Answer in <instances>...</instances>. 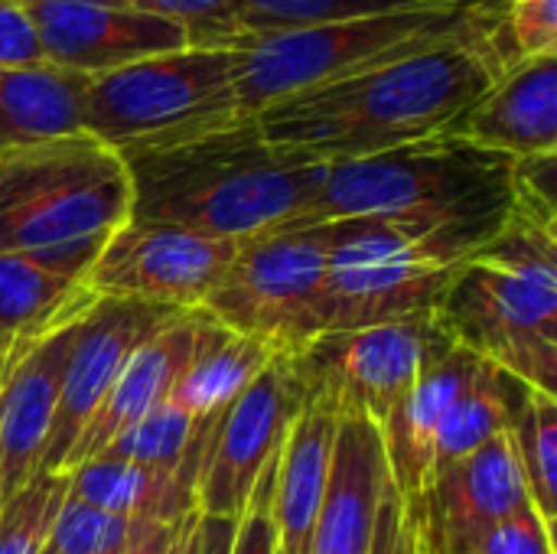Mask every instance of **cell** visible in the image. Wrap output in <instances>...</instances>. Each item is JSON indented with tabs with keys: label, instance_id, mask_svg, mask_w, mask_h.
Segmentation results:
<instances>
[{
	"label": "cell",
	"instance_id": "obj_37",
	"mask_svg": "<svg viewBox=\"0 0 557 554\" xmlns=\"http://www.w3.org/2000/svg\"><path fill=\"white\" fill-rule=\"evenodd\" d=\"M39 62H46V56L26 3L0 0V69H26Z\"/></svg>",
	"mask_w": 557,
	"mask_h": 554
},
{
	"label": "cell",
	"instance_id": "obj_9",
	"mask_svg": "<svg viewBox=\"0 0 557 554\" xmlns=\"http://www.w3.org/2000/svg\"><path fill=\"white\" fill-rule=\"evenodd\" d=\"M457 340L437 313L320 333L290 353H281L300 405H313L336 424H385L392 408L411 392L424 366Z\"/></svg>",
	"mask_w": 557,
	"mask_h": 554
},
{
	"label": "cell",
	"instance_id": "obj_11",
	"mask_svg": "<svg viewBox=\"0 0 557 554\" xmlns=\"http://www.w3.org/2000/svg\"><path fill=\"white\" fill-rule=\"evenodd\" d=\"M235 251L238 242L228 238L131 219L104 238L82 281L95 297L199 310Z\"/></svg>",
	"mask_w": 557,
	"mask_h": 554
},
{
	"label": "cell",
	"instance_id": "obj_2",
	"mask_svg": "<svg viewBox=\"0 0 557 554\" xmlns=\"http://www.w3.org/2000/svg\"><path fill=\"white\" fill-rule=\"evenodd\" d=\"M124 167L131 219L228 242L307 225L326 170L264 144L251 121L127 153Z\"/></svg>",
	"mask_w": 557,
	"mask_h": 554
},
{
	"label": "cell",
	"instance_id": "obj_5",
	"mask_svg": "<svg viewBox=\"0 0 557 554\" xmlns=\"http://www.w3.org/2000/svg\"><path fill=\"white\" fill-rule=\"evenodd\" d=\"M437 317L463 349L557 395V229L509 212L450 281Z\"/></svg>",
	"mask_w": 557,
	"mask_h": 554
},
{
	"label": "cell",
	"instance_id": "obj_33",
	"mask_svg": "<svg viewBox=\"0 0 557 554\" xmlns=\"http://www.w3.org/2000/svg\"><path fill=\"white\" fill-rule=\"evenodd\" d=\"M512 212L557 229V153L519 157L512 167Z\"/></svg>",
	"mask_w": 557,
	"mask_h": 554
},
{
	"label": "cell",
	"instance_id": "obj_21",
	"mask_svg": "<svg viewBox=\"0 0 557 554\" xmlns=\"http://www.w3.org/2000/svg\"><path fill=\"white\" fill-rule=\"evenodd\" d=\"M388 490L392 473L379 428L369 421L339 424L310 554H369Z\"/></svg>",
	"mask_w": 557,
	"mask_h": 554
},
{
	"label": "cell",
	"instance_id": "obj_18",
	"mask_svg": "<svg viewBox=\"0 0 557 554\" xmlns=\"http://www.w3.org/2000/svg\"><path fill=\"white\" fill-rule=\"evenodd\" d=\"M101 245L10 251L0 255V362L33 336L85 317L95 294L85 287V271Z\"/></svg>",
	"mask_w": 557,
	"mask_h": 554
},
{
	"label": "cell",
	"instance_id": "obj_15",
	"mask_svg": "<svg viewBox=\"0 0 557 554\" xmlns=\"http://www.w3.org/2000/svg\"><path fill=\"white\" fill-rule=\"evenodd\" d=\"M85 317L16 343L0 362V503L39 473L62 376Z\"/></svg>",
	"mask_w": 557,
	"mask_h": 554
},
{
	"label": "cell",
	"instance_id": "obj_32",
	"mask_svg": "<svg viewBox=\"0 0 557 554\" xmlns=\"http://www.w3.org/2000/svg\"><path fill=\"white\" fill-rule=\"evenodd\" d=\"M131 7L180 23L189 46H242L248 39L238 0H131Z\"/></svg>",
	"mask_w": 557,
	"mask_h": 554
},
{
	"label": "cell",
	"instance_id": "obj_23",
	"mask_svg": "<svg viewBox=\"0 0 557 554\" xmlns=\"http://www.w3.org/2000/svg\"><path fill=\"white\" fill-rule=\"evenodd\" d=\"M336 421L313 405H300L277 457L274 526L277 554H310L313 526L330 480Z\"/></svg>",
	"mask_w": 557,
	"mask_h": 554
},
{
	"label": "cell",
	"instance_id": "obj_1",
	"mask_svg": "<svg viewBox=\"0 0 557 554\" xmlns=\"http://www.w3.org/2000/svg\"><path fill=\"white\" fill-rule=\"evenodd\" d=\"M503 72L496 33L284 98L248 118L258 137L310 163L372 157L447 131Z\"/></svg>",
	"mask_w": 557,
	"mask_h": 554
},
{
	"label": "cell",
	"instance_id": "obj_29",
	"mask_svg": "<svg viewBox=\"0 0 557 554\" xmlns=\"http://www.w3.org/2000/svg\"><path fill=\"white\" fill-rule=\"evenodd\" d=\"M69 496V473H36L0 503V554H39Z\"/></svg>",
	"mask_w": 557,
	"mask_h": 554
},
{
	"label": "cell",
	"instance_id": "obj_6",
	"mask_svg": "<svg viewBox=\"0 0 557 554\" xmlns=\"http://www.w3.org/2000/svg\"><path fill=\"white\" fill-rule=\"evenodd\" d=\"M516 160L447 131L372 157L326 163L310 222L362 216L499 219L512 212Z\"/></svg>",
	"mask_w": 557,
	"mask_h": 554
},
{
	"label": "cell",
	"instance_id": "obj_7",
	"mask_svg": "<svg viewBox=\"0 0 557 554\" xmlns=\"http://www.w3.org/2000/svg\"><path fill=\"white\" fill-rule=\"evenodd\" d=\"M131 222L124 157L85 131L0 153V255L104 245Z\"/></svg>",
	"mask_w": 557,
	"mask_h": 554
},
{
	"label": "cell",
	"instance_id": "obj_16",
	"mask_svg": "<svg viewBox=\"0 0 557 554\" xmlns=\"http://www.w3.org/2000/svg\"><path fill=\"white\" fill-rule=\"evenodd\" d=\"M49 65L101 75L189 46L180 23L131 3H26Z\"/></svg>",
	"mask_w": 557,
	"mask_h": 554
},
{
	"label": "cell",
	"instance_id": "obj_31",
	"mask_svg": "<svg viewBox=\"0 0 557 554\" xmlns=\"http://www.w3.org/2000/svg\"><path fill=\"white\" fill-rule=\"evenodd\" d=\"M503 72L522 59L557 52V0H506L496 26Z\"/></svg>",
	"mask_w": 557,
	"mask_h": 554
},
{
	"label": "cell",
	"instance_id": "obj_12",
	"mask_svg": "<svg viewBox=\"0 0 557 554\" xmlns=\"http://www.w3.org/2000/svg\"><path fill=\"white\" fill-rule=\"evenodd\" d=\"M300 392L281 359L274 362L219 415L196 487V509L202 516L238 519L264 467L281 454Z\"/></svg>",
	"mask_w": 557,
	"mask_h": 554
},
{
	"label": "cell",
	"instance_id": "obj_36",
	"mask_svg": "<svg viewBox=\"0 0 557 554\" xmlns=\"http://www.w3.org/2000/svg\"><path fill=\"white\" fill-rule=\"evenodd\" d=\"M369 554H428L421 535V513L411 500H401L395 487L382 500Z\"/></svg>",
	"mask_w": 557,
	"mask_h": 554
},
{
	"label": "cell",
	"instance_id": "obj_30",
	"mask_svg": "<svg viewBox=\"0 0 557 554\" xmlns=\"http://www.w3.org/2000/svg\"><path fill=\"white\" fill-rule=\"evenodd\" d=\"M127 519L65 496L39 554H114L127 539Z\"/></svg>",
	"mask_w": 557,
	"mask_h": 554
},
{
	"label": "cell",
	"instance_id": "obj_10",
	"mask_svg": "<svg viewBox=\"0 0 557 554\" xmlns=\"http://www.w3.org/2000/svg\"><path fill=\"white\" fill-rule=\"evenodd\" d=\"M323 291L326 242L320 222H307L238 242L232 264L199 310L238 336L290 353L317 336Z\"/></svg>",
	"mask_w": 557,
	"mask_h": 554
},
{
	"label": "cell",
	"instance_id": "obj_22",
	"mask_svg": "<svg viewBox=\"0 0 557 554\" xmlns=\"http://www.w3.org/2000/svg\"><path fill=\"white\" fill-rule=\"evenodd\" d=\"M199 323H202V310H183L166 327H160L127 359V366L121 369L108 398L101 402L98 415L88 421V428L82 431V438L69 451L62 473L98 457L121 431H127L144 415H150L163 398H170L176 379L183 376V369L196 349Z\"/></svg>",
	"mask_w": 557,
	"mask_h": 554
},
{
	"label": "cell",
	"instance_id": "obj_25",
	"mask_svg": "<svg viewBox=\"0 0 557 554\" xmlns=\"http://www.w3.org/2000/svg\"><path fill=\"white\" fill-rule=\"evenodd\" d=\"M277 349L264 340L238 336L202 313L196 349L176 379L170 398L193 418L206 421L225 411L271 362Z\"/></svg>",
	"mask_w": 557,
	"mask_h": 554
},
{
	"label": "cell",
	"instance_id": "obj_27",
	"mask_svg": "<svg viewBox=\"0 0 557 554\" xmlns=\"http://www.w3.org/2000/svg\"><path fill=\"white\" fill-rule=\"evenodd\" d=\"M450 3H467V0H238V10H242L245 33L258 36V33L307 29L336 20L421 10V7H450Z\"/></svg>",
	"mask_w": 557,
	"mask_h": 554
},
{
	"label": "cell",
	"instance_id": "obj_34",
	"mask_svg": "<svg viewBox=\"0 0 557 554\" xmlns=\"http://www.w3.org/2000/svg\"><path fill=\"white\" fill-rule=\"evenodd\" d=\"M281 457V454H277ZM277 457L258 477L245 513L238 516L232 554H277V526H274V487H277Z\"/></svg>",
	"mask_w": 557,
	"mask_h": 554
},
{
	"label": "cell",
	"instance_id": "obj_28",
	"mask_svg": "<svg viewBox=\"0 0 557 554\" xmlns=\"http://www.w3.org/2000/svg\"><path fill=\"white\" fill-rule=\"evenodd\" d=\"M199 421H193L173 398H163L150 415L121 431L98 457L131 460L144 467H180L199 438Z\"/></svg>",
	"mask_w": 557,
	"mask_h": 554
},
{
	"label": "cell",
	"instance_id": "obj_38",
	"mask_svg": "<svg viewBox=\"0 0 557 554\" xmlns=\"http://www.w3.org/2000/svg\"><path fill=\"white\" fill-rule=\"evenodd\" d=\"M183 522H176V526H163V522H131L127 539L121 542V549L114 554H170L173 545H176V539H180Z\"/></svg>",
	"mask_w": 557,
	"mask_h": 554
},
{
	"label": "cell",
	"instance_id": "obj_41",
	"mask_svg": "<svg viewBox=\"0 0 557 554\" xmlns=\"http://www.w3.org/2000/svg\"><path fill=\"white\" fill-rule=\"evenodd\" d=\"M20 3H46V0H20ZM55 3H131V0H55Z\"/></svg>",
	"mask_w": 557,
	"mask_h": 554
},
{
	"label": "cell",
	"instance_id": "obj_17",
	"mask_svg": "<svg viewBox=\"0 0 557 554\" xmlns=\"http://www.w3.org/2000/svg\"><path fill=\"white\" fill-rule=\"evenodd\" d=\"M447 134L512 160L557 153V52L522 59L499 72Z\"/></svg>",
	"mask_w": 557,
	"mask_h": 554
},
{
	"label": "cell",
	"instance_id": "obj_13",
	"mask_svg": "<svg viewBox=\"0 0 557 554\" xmlns=\"http://www.w3.org/2000/svg\"><path fill=\"white\" fill-rule=\"evenodd\" d=\"M183 310H166L140 300H114L98 297L88 310L75 349L69 356L55 418L46 438V451L39 460V473H62V464L88 421L98 415L111 385L117 382L127 359Z\"/></svg>",
	"mask_w": 557,
	"mask_h": 554
},
{
	"label": "cell",
	"instance_id": "obj_14",
	"mask_svg": "<svg viewBox=\"0 0 557 554\" xmlns=\"http://www.w3.org/2000/svg\"><path fill=\"white\" fill-rule=\"evenodd\" d=\"M428 554H473L476 542L529 503L509 431L444 467L414 500Z\"/></svg>",
	"mask_w": 557,
	"mask_h": 554
},
{
	"label": "cell",
	"instance_id": "obj_4",
	"mask_svg": "<svg viewBox=\"0 0 557 554\" xmlns=\"http://www.w3.org/2000/svg\"><path fill=\"white\" fill-rule=\"evenodd\" d=\"M503 7L506 0H467L248 36L238 46L235 69L238 118L248 121L284 98L382 69L418 52L490 39L499 26Z\"/></svg>",
	"mask_w": 557,
	"mask_h": 554
},
{
	"label": "cell",
	"instance_id": "obj_19",
	"mask_svg": "<svg viewBox=\"0 0 557 554\" xmlns=\"http://www.w3.org/2000/svg\"><path fill=\"white\" fill-rule=\"evenodd\" d=\"M483 366L486 359L463 349L460 343L447 346L424 366L411 392L392 408V415L379 428L392 487L401 500H414L431 483L437 434Z\"/></svg>",
	"mask_w": 557,
	"mask_h": 554
},
{
	"label": "cell",
	"instance_id": "obj_40",
	"mask_svg": "<svg viewBox=\"0 0 557 554\" xmlns=\"http://www.w3.org/2000/svg\"><path fill=\"white\" fill-rule=\"evenodd\" d=\"M196 526H199V513H193V516L183 522L180 539H176V545H173V552L170 554H196Z\"/></svg>",
	"mask_w": 557,
	"mask_h": 554
},
{
	"label": "cell",
	"instance_id": "obj_20",
	"mask_svg": "<svg viewBox=\"0 0 557 554\" xmlns=\"http://www.w3.org/2000/svg\"><path fill=\"white\" fill-rule=\"evenodd\" d=\"M219 415L202 421L196 447L180 467H144L114 457H91L69 470V496L127 522H183L186 516L199 513L196 487Z\"/></svg>",
	"mask_w": 557,
	"mask_h": 554
},
{
	"label": "cell",
	"instance_id": "obj_3",
	"mask_svg": "<svg viewBox=\"0 0 557 554\" xmlns=\"http://www.w3.org/2000/svg\"><path fill=\"white\" fill-rule=\"evenodd\" d=\"M506 219L362 216L320 222L326 291L317 336L437 313L450 281Z\"/></svg>",
	"mask_w": 557,
	"mask_h": 554
},
{
	"label": "cell",
	"instance_id": "obj_39",
	"mask_svg": "<svg viewBox=\"0 0 557 554\" xmlns=\"http://www.w3.org/2000/svg\"><path fill=\"white\" fill-rule=\"evenodd\" d=\"M235 529H238V519L202 516V513H199V526H196V554H232Z\"/></svg>",
	"mask_w": 557,
	"mask_h": 554
},
{
	"label": "cell",
	"instance_id": "obj_35",
	"mask_svg": "<svg viewBox=\"0 0 557 554\" xmlns=\"http://www.w3.org/2000/svg\"><path fill=\"white\" fill-rule=\"evenodd\" d=\"M473 554H555L552 526L535 513L532 503H522L476 542Z\"/></svg>",
	"mask_w": 557,
	"mask_h": 554
},
{
	"label": "cell",
	"instance_id": "obj_24",
	"mask_svg": "<svg viewBox=\"0 0 557 554\" xmlns=\"http://www.w3.org/2000/svg\"><path fill=\"white\" fill-rule=\"evenodd\" d=\"M88 75L39 62L0 69V153L82 131Z\"/></svg>",
	"mask_w": 557,
	"mask_h": 554
},
{
	"label": "cell",
	"instance_id": "obj_8",
	"mask_svg": "<svg viewBox=\"0 0 557 554\" xmlns=\"http://www.w3.org/2000/svg\"><path fill=\"white\" fill-rule=\"evenodd\" d=\"M235 69L238 46H183L91 75L82 131L127 157L238 124Z\"/></svg>",
	"mask_w": 557,
	"mask_h": 554
},
{
	"label": "cell",
	"instance_id": "obj_26",
	"mask_svg": "<svg viewBox=\"0 0 557 554\" xmlns=\"http://www.w3.org/2000/svg\"><path fill=\"white\" fill-rule=\"evenodd\" d=\"M506 431L535 513L555 526L557 516V402L555 395L509 376Z\"/></svg>",
	"mask_w": 557,
	"mask_h": 554
}]
</instances>
